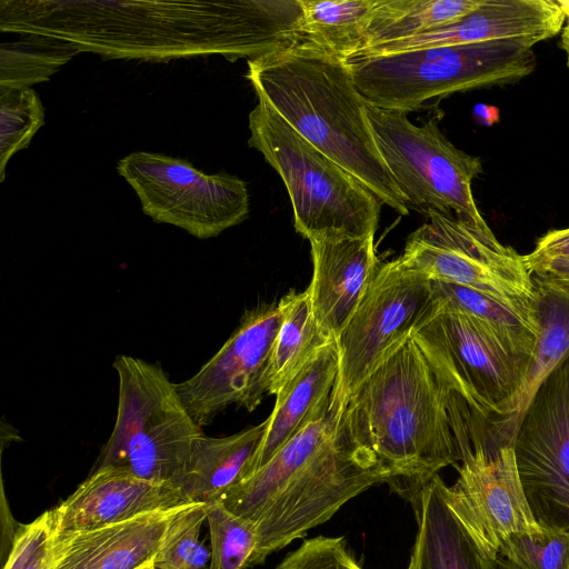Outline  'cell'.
I'll list each match as a JSON object with an SVG mask.
<instances>
[{
  "label": "cell",
  "instance_id": "4",
  "mask_svg": "<svg viewBox=\"0 0 569 569\" xmlns=\"http://www.w3.org/2000/svg\"><path fill=\"white\" fill-rule=\"evenodd\" d=\"M536 40L510 38L346 60L373 107L405 113L457 92L517 82L532 73Z\"/></svg>",
  "mask_w": 569,
  "mask_h": 569
},
{
  "label": "cell",
  "instance_id": "1",
  "mask_svg": "<svg viewBox=\"0 0 569 569\" xmlns=\"http://www.w3.org/2000/svg\"><path fill=\"white\" fill-rule=\"evenodd\" d=\"M299 0H1L0 30L104 59H254L303 39Z\"/></svg>",
  "mask_w": 569,
  "mask_h": 569
},
{
  "label": "cell",
  "instance_id": "32",
  "mask_svg": "<svg viewBox=\"0 0 569 569\" xmlns=\"http://www.w3.org/2000/svg\"><path fill=\"white\" fill-rule=\"evenodd\" d=\"M206 518L204 503L179 507L153 558L154 569H204L210 552L199 535Z\"/></svg>",
  "mask_w": 569,
  "mask_h": 569
},
{
  "label": "cell",
  "instance_id": "9",
  "mask_svg": "<svg viewBox=\"0 0 569 569\" xmlns=\"http://www.w3.org/2000/svg\"><path fill=\"white\" fill-rule=\"evenodd\" d=\"M407 238L399 257L430 280L479 291L532 319L535 281L523 256L503 246L490 228L436 210Z\"/></svg>",
  "mask_w": 569,
  "mask_h": 569
},
{
  "label": "cell",
  "instance_id": "27",
  "mask_svg": "<svg viewBox=\"0 0 569 569\" xmlns=\"http://www.w3.org/2000/svg\"><path fill=\"white\" fill-rule=\"evenodd\" d=\"M306 40L345 60L363 43L378 0H299Z\"/></svg>",
  "mask_w": 569,
  "mask_h": 569
},
{
  "label": "cell",
  "instance_id": "31",
  "mask_svg": "<svg viewBox=\"0 0 569 569\" xmlns=\"http://www.w3.org/2000/svg\"><path fill=\"white\" fill-rule=\"evenodd\" d=\"M44 124V107L31 88L0 87V182L9 160L27 149Z\"/></svg>",
  "mask_w": 569,
  "mask_h": 569
},
{
  "label": "cell",
  "instance_id": "20",
  "mask_svg": "<svg viewBox=\"0 0 569 569\" xmlns=\"http://www.w3.org/2000/svg\"><path fill=\"white\" fill-rule=\"evenodd\" d=\"M179 507L146 513L94 530L56 536L53 569L144 567L153 562L169 522Z\"/></svg>",
  "mask_w": 569,
  "mask_h": 569
},
{
  "label": "cell",
  "instance_id": "5",
  "mask_svg": "<svg viewBox=\"0 0 569 569\" xmlns=\"http://www.w3.org/2000/svg\"><path fill=\"white\" fill-rule=\"evenodd\" d=\"M249 147L264 157L286 186L299 234L309 241L375 236L380 200L262 100L249 113Z\"/></svg>",
  "mask_w": 569,
  "mask_h": 569
},
{
  "label": "cell",
  "instance_id": "28",
  "mask_svg": "<svg viewBox=\"0 0 569 569\" xmlns=\"http://www.w3.org/2000/svg\"><path fill=\"white\" fill-rule=\"evenodd\" d=\"M436 313H463L486 326L501 342L533 352L536 322L510 307L473 289L431 280Z\"/></svg>",
  "mask_w": 569,
  "mask_h": 569
},
{
  "label": "cell",
  "instance_id": "24",
  "mask_svg": "<svg viewBox=\"0 0 569 569\" xmlns=\"http://www.w3.org/2000/svg\"><path fill=\"white\" fill-rule=\"evenodd\" d=\"M281 323L267 372L268 393L278 392L331 340L318 323L308 290H291L278 302Z\"/></svg>",
  "mask_w": 569,
  "mask_h": 569
},
{
  "label": "cell",
  "instance_id": "21",
  "mask_svg": "<svg viewBox=\"0 0 569 569\" xmlns=\"http://www.w3.org/2000/svg\"><path fill=\"white\" fill-rule=\"evenodd\" d=\"M339 366V348L337 341L331 340L278 392L267 419L268 428L243 480L261 469L299 431L326 413Z\"/></svg>",
  "mask_w": 569,
  "mask_h": 569
},
{
  "label": "cell",
  "instance_id": "33",
  "mask_svg": "<svg viewBox=\"0 0 569 569\" xmlns=\"http://www.w3.org/2000/svg\"><path fill=\"white\" fill-rule=\"evenodd\" d=\"M498 553L516 569H569V527L511 535Z\"/></svg>",
  "mask_w": 569,
  "mask_h": 569
},
{
  "label": "cell",
  "instance_id": "34",
  "mask_svg": "<svg viewBox=\"0 0 569 569\" xmlns=\"http://www.w3.org/2000/svg\"><path fill=\"white\" fill-rule=\"evenodd\" d=\"M54 558V520L48 510L18 530L3 569H53Z\"/></svg>",
  "mask_w": 569,
  "mask_h": 569
},
{
  "label": "cell",
  "instance_id": "29",
  "mask_svg": "<svg viewBox=\"0 0 569 569\" xmlns=\"http://www.w3.org/2000/svg\"><path fill=\"white\" fill-rule=\"evenodd\" d=\"M80 51L72 44L44 36H21L0 48V87L30 88L48 81Z\"/></svg>",
  "mask_w": 569,
  "mask_h": 569
},
{
  "label": "cell",
  "instance_id": "11",
  "mask_svg": "<svg viewBox=\"0 0 569 569\" xmlns=\"http://www.w3.org/2000/svg\"><path fill=\"white\" fill-rule=\"evenodd\" d=\"M117 171L136 192L146 216L198 239L214 238L249 217L247 183L237 176L208 174L188 160L150 151L124 156Z\"/></svg>",
  "mask_w": 569,
  "mask_h": 569
},
{
  "label": "cell",
  "instance_id": "25",
  "mask_svg": "<svg viewBox=\"0 0 569 569\" xmlns=\"http://www.w3.org/2000/svg\"><path fill=\"white\" fill-rule=\"evenodd\" d=\"M537 338L528 375L510 418L499 420L515 433V420L545 377L569 353V293L535 279Z\"/></svg>",
  "mask_w": 569,
  "mask_h": 569
},
{
  "label": "cell",
  "instance_id": "38",
  "mask_svg": "<svg viewBox=\"0 0 569 569\" xmlns=\"http://www.w3.org/2000/svg\"><path fill=\"white\" fill-rule=\"evenodd\" d=\"M560 4L566 14V21L561 30V49L566 53L567 66L569 68V1H560Z\"/></svg>",
  "mask_w": 569,
  "mask_h": 569
},
{
  "label": "cell",
  "instance_id": "30",
  "mask_svg": "<svg viewBox=\"0 0 569 569\" xmlns=\"http://www.w3.org/2000/svg\"><path fill=\"white\" fill-rule=\"evenodd\" d=\"M211 552L208 569H248L256 566V526L220 501L204 503Z\"/></svg>",
  "mask_w": 569,
  "mask_h": 569
},
{
  "label": "cell",
  "instance_id": "15",
  "mask_svg": "<svg viewBox=\"0 0 569 569\" xmlns=\"http://www.w3.org/2000/svg\"><path fill=\"white\" fill-rule=\"evenodd\" d=\"M418 531L408 569H498V547L439 475L410 500Z\"/></svg>",
  "mask_w": 569,
  "mask_h": 569
},
{
  "label": "cell",
  "instance_id": "22",
  "mask_svg": "<svg viewBox=\"0 0 569 569\" xmlns=\"http://www.w3.org/2000/svg\"><path fill=\"white\" fill-rule=\"evenodd\" d=\"M345 399L333 391L326 413L292 437L261 469L228 491L220 502L252 523L286 482L338 431Z\"/></svg>",
  "mask_w": 569,
  "mask_h": 569
},
{
  "label": "cell",
  "instance_id": "37",
  "mask_svg": "<svg viewBox=\"0 0 569 569\" xmlns=\"http://www.w3.org/2000/svg\"><path fill=\"white\" fill-rule=\"evenodd\" d=\"M532 278L551 283L569 293V259L526 263Z\"/></svg>",
  "mask_w": 569,
  "mask_h": 569
},
{
  "label": "cell",
  "instance_id": "35",
  "mask_svg": "<svg viewBox=\"0 0 569 569\" xmlns=\"http://www.w3.org/2000/svg\"><path fill=\"white\" fill-rule=\"evenodd\" d=\"M276 569H363L348 550L343 537L318 536L288 553Z\"/></svg>",
  "mask_w": 569,
  "mask_h": 569
},
{
  "label": "cell",
  "instance_id": "36",
  "mask_svg": "<svg viewBox=\"0 0 569 569\" xmlns=\"http://www.w3.org/2000/svg\"><path fill=\"white\" fill-rule=\"evenodd\" d=\"M569 259V228L555 229L540 237L535 249L523 256L525 263Z\"/></svg>",
  "mask_w": 569,
  "mask_h": 569
},
{
  "label": "cell",
  "instance_id": "10",
  "mask_svg": "<svg viewBox=\"0 0 569 569\" xmlns=\"http://www.w3.org/2000/svg\"><path fill=\"white\" fill-rule=\"evenodd\" d=\"M411 337L446 389L486 419L511 417L531 353L505 345L463 313L438 312Z\"/></svg>",
  "mask_w": 569,
  "mask_h": 569
},
{
  "label": "cell",
  "instance_id": "7",
  "mask_svg": "<svg viewBox=\"0 0 569 569\" xmlns=\"http://www.w3.org/2000/svg\"><path fill=\"white\" fill-rule=\"evenodd\" d=\"M366 112L379 152L409 209L455 214L489 228L471 189L482 171L480 158L453 146L435 119L418 126L405 112L368 103Z\"/></svg>",
  "mask_w": 569,
  "mask_h": 569
},
{
  "label": "cell",
  "instance_id": "6",
  "mask_svg": "<svg viewBox=\"0 0 569 569\" xmlns=\"http://www.w3.org/2000/svg\"><path fill=\"white\" fill-rule=\"evenodd\" d=\"M113 368L119 382L117 417L96 468H118L176 486L204 435L201 427L160 365L120 355Z\"/></svg>",
  "mask_w": 569,
  "mask_h": 569
},
{
  "label": "cell",
  "instance_id": "40",
  "mask_svg": "<svg viewBox=\"0 0 569 569\" xmlns=\"http://www.w3.org/2000/svg\"><path fill=\"white\" fill-rule=\"evenodd\" d=\"M139 569H154V567H153V562H151V563H149V565H147V566H144V567H141V568H139Z\"/></svg>",
  "mask_w": 569,
  "mask_h": 569
},
{
  "label": "cell",
  "instance_id": "3",
  "mask_svg": "<svg viewBox=\"0 0 569 569\" xmlns=\"http://www.w3.org/2000/svg\"><path fill=\"white\" fill-rule=\"evenodd\" d=\"M351 438L390 471L408 501L438 472L460 461L447 390L410 337L345 400Z\"/></svg>",
  "mask_w": 569,
  "mask_h": 569
},
{
  "label": "cell",
  "instance_id": "8",
  "mask_svg": "<svg viewBox=\"0 0 569 569\" xmlns=\"http://www.w3.org/2000/svg\"><path fill=\"white\" fill-rule=\"evenodd\" d=\"M390 479V471L371 450L351 438L342 419L336 435L286 482L254 520L256 566L328 521L350 499L375 485L389 483Z\"/></svg>",
  "mask_w": 569,
  "mask_h": 569
},
{
  "label": "cell",
  "instance_id": "14",
  "mask_svg": "<svg viewBox=\"0 0 569 569\" xmlns=\"http://www.w3.org/2000/svg\"><path fill=\"white\" fill-rule=\"evenodd\" d=\"M281 323L278 305L247 310L218 352L191 378L177 383L178 393L200 426H208L231 405L254 410L268 393L267 372Z\"/></svg>",
  "mask_w": 569,
  "mask_h": 569
},
{
  "label": "cell",
  "instance_id": "12",
  "mask_svg": "<svg viewBox=\"0 0 569 569\" xmlns=\"http://www.w3.org/2000/svg\"><path fill=\"white\" fill-rule=\"evenodd\" d=\"M436 315L431 280L397 259L380 263L336 341L333 391L345 400Z\"/></svg>",
  "mask_w": 569,
  "mask_h": 569
},
{
  "label": "cell",
  "instance_id": "18",
  "mask_svg": "<svg viewBox=\"0 0 569 569\" xmlns=\"http://www.w3.org/2000/svg\"><path fill=\"white\" fill-rule=\"evenodd\" d=\"M191 503L172 483L153 482L126 470L102 467L57 508L56 536L89 531Z\"/></svg>",
  "mask_w": 569,
  "mask_h": 569
},
{
  "label": "cell",
  "instance_id": "16",
  "mask_svg": "<svg viewBox=\"0 0 569 569\" xmlns=\"http://www.w3.org/2000/svg\"><path fill=\"white\" fill-rule=\"evenodd\" d=\"M460 466L452 486L472 510L491 541L541 528L527 501L513 452V443L482 445L456 438Z\"/></svg>",
  "mask_w": 569,
  "mask_h": 569
},
{
  "label": "cell",
  "instance_id": "26",
  "mask_svg": "<svg viewBox=\"0 0 569 569\" xmlns=\"http://www.w3.org/2000/svg\"><path fill=\"white\" fill-rule=\"evenodd\" d=\"M480 2L481 0H378L362 47L355 54L456 21L476 9Z\"/></svg>",
  "mask_w": 569,
  "mask_h": 569
},
{
  "label": "cell",
  "instance_id": "2",
  "mask_svg": "<svg viewBox=\"0 0 569 569\" xmlns=\"http://www.w3.org/2000/svg\"><path fill=\"white\" fill-rule=\"evenodd\" d=\"M247 79L293 130L401 216L407 201L388 170L347 61L303 39L247 61Z\"/></svg>",
  "mask_w": 569,
  "mask_h": 569
},
{
  "label": "cell",
  "instance_id": "23",
  "mask_svg": "<svg viewBox=\"0 0 569 569\" xmlns=\"http://www.w3.org/2000/svg\"><path fill=\"white\" fill-rule=\"evenodd\" d=\"M268 420L227 437L203 435L193 446L176 486L191 503H210L243 481Z\"/></svg>",
  "mask_w": 569,
  "mask_h": 569
},
{
  "label": "cell",
  "instance_id": "39",
  "mask_svg": "<svg viewBox=\"0 0 569 569\" xmlns=\"http://www.w3.org/2000/svg\"><path fill=\"white\" fill-rule=\"evenodd\" d=\"M498 569H516L513 566H511L507 560H505L502 557H498L497 562Z\"/></svg>",
  "mask_w": 569,
  "mask_h": 569
},
{
  "label": "cell",
  "instance_id": "19",
  "mask_svg": "<svg viewBox=\"0 0 569 569\" xmlns=\"http://www.w3.org/2000/svg\"><path fill=\"white\" fill-rule=\"evenodd\" d=\"M373 239L310 241L312 278L307 290L316 319L331 339H337L380 266Z\"/></svg>",
  "mask_w": 569,
  "mask_h": 569
},
{
  "label": "cell",
  "instance_id": "13",
  "mask_svg": "<svg viewBox=\"0 0 569 569\" xmlns=\"http://www.w3.org/2000/svg\"><path fill=\"white\" fill-rule=\"evenodd\" d=\"M513 452L530 510L541 527H569V353L515 420Z\"/></svg>",
  "mask_w": 569,
  "mask_h": 569
},
{
  "label": "cell",
  "instance_id": "17",
  "mask_svg": "<svg viewBox=\"0 0 569 569\" xmlns=\"http://www.w3.org/2000/svg\"><path fill=\"white\" fill-rule=\"evenodd\" d=\"M565 21L560 1L481 0L476 9L456 21L415 37L368 48L348 60L510 38L539 42L561 32Z\"/></svg>",
  "mask_w": 569,
  "mask_h": 569
}]
</instances>
